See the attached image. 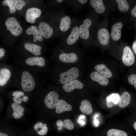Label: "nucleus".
Returning <instances> with one entry per match:
<instances>
[{
  "label": "nucleus",
  "instance_id": "31",
  "mask_svg": "<svg viewBox=\"0 0 136 136\" xmlns=\"http://www.w3.org/2000/svg\"><path fill=\"white\" fill-rule=\"evenodd\" d=\"M13 4L15 8L18 10L22 9L23 7L25 5V2L22 0H10Z\"/></svg>",
  "mask_w": 136,
  "mask_h": 136
},
{
  "label": "nucleus",
  "instance_id": "15",
  "mask_svg": "<svg viewBox=\"0 0 136 136\" xmlns=\"http://www.w3.org/2000/svg\"><path fill=\"white\" fill-rule=\"evenodd\" d=\"M123 26V23L120 22L114 24L112 26L111 36L113 40L117 41L121 37V29Z\"/></svg>",
  "mask_w": 136,
  "mask_h": 136
},
{
  "label": "nucleus",
  "instance_id": "41",
  "mask_svg": "<svg viewBox=\"0 0 136 136\" xmlns=\"http://www.w3.org/2000/svg\"><path fill=\"white\" fill-rule=\"evenodd\" d=\"M21 100L24 102H26L28 100V97L26 95H24L22 97Z\"/></svg>",
  "mask_w": 136,
  "mask_h": 136
},
{
  "label": "nucleus",
  "instance_id": "26",
  "mask_svg": "<svg viewBox=\"0 0 136 136\" xmlns=\"http://www.w3.org/2000/svg\"><path fill=\"white\" fill-rule=\"evenodd\" d=\"M79 109L82 113L87 115L91 114L93 111L90 103L87 100L82 101L79 107Z\"/></svg>",
  "mask_w": 136,
  "mask_h": 136
},
{
  "label": "nucleus",
  "instance_id": "40",
  "mask_svg": "<svg viewBox=\"0 0 136 136\" xmlns=\"http://www.w3.org/2000/svg\"><path fill=\"white\" fill-rule=\"evenodd\" d=\"M132 48L134 52L136 54V40L133 43Z\"/></svg>",
  "mask_w": 136,
  "mask_h": 136
},
{
  "label": "nucleus",
  "instance_id": "12",
  "mask_svg": "<svg viewBox=\"0 0 136 136\" xmlns=\"http://www.w3.org/2000/svg\"><path fill=\"white\" fill-rule=\"evenodd\" d=\"M41 10L37 8L31 7L28 9L25 15V20L28 22L34 23L36 18L39 17L41 14Z\"/></svg>",
  "mask_w": 136,
  "mask_h": 136
},
{
  "label": "nucleus",
  "instance_id": "3",
  "mask_svg": "<svg viewBox=\"0 0 136 136\" xmlns=\"http://www.w3.org/2000/svg\"><path fill=\"white\" fill-rule=\"evenodd\" d=\"M72 24L70 29L61 36V45L65 46H76L80 40L79 21L72 17Z\"/></svg>",
  "mask_w": 136,
  "mask_h": 136
},
{
  "label": "nucleus",
  "instance_id": "38",
  "mask_svg": "<svg viewBox=\"0 0 136 136\" xmlns=\"http://www.w3.org/2000/svg\"><path fill=\"white\" fill-rule=\"evenodd\" d=\"M131 15L133 17H136V5L130 11Z\"/></svg>",
  "mask_w": 136,
  "mask_h": 136
},
{
  "label": "nucleus",
  "instance_id": "10",
  "mask_svg": "<svg viewBox=\"0 0 136 136\" xmlns=\"http://www.w3.org/2000/svg\"><path fill=\"white\" fill-rule=\"evenodd\" d=\"M122 60L125 65L129 66L132 65L135 61L134 54L129 47L125 46L123 49Z\"/></svg>",
  "mask_w": 136,
  "mask_h": 136
},
{
  "label": "nucleus",
  "instance_id": "5",
  "mask_svg": "<svg viewBox=\"0 0 136 136\" xmlns=\"http://www.w3.org/2000/svg\"><path fill=\"white\" fill-rule=\"evenodd\" d=\"M81 74L80 68L76 66H73L59 73V82L63 85L72 80L79 79Z\"/></svg>",
  "mask_w": 136,
  "mask_h": 136
},
{
  "label": "nucleus",
  "instance_id": "14",
  "mask_svg": "<svg viewBox=\"0 0 136 136\" xmlns=\"http://www.w3.org/2000/svg\"><path fill=\"white\" fill-rule=\"evenodd\" d=\"M96 37L98 41L101 45H105L108 43L110 35L107 29L102 28L98 29Z\"/></svg>",
  "mask_w": 136,
  "mask_h": 136
},
{
  "label": "nucleus",
  "instance_id": "19",
  "mask_svg": "<svg viewBox=\"0 0 136 136\" xmlns=\"http://www.w3.org/2000/svg\"><path fill=\"white\" fill-rule=\"evenodd\" d=\"M90 77L92 80L98 83L101 85L106 86L108 84V79L96 71L92 72L90 74Z\"/></svg>",
  "mask_w": 136,
  "mask_h": 136
},
{
  "label": "nucleus",
  "instance_id": "1",
  "mask_svg": "<svg viewBox=\"0 0 136 136\" xmlns=\"http://www.w3.org/2000/svg\"><path fill=\"white\" fill-rule=\"evenodd\" d=\"M57 58L61 63L75 64L82 57V50L76 46L60 45L58 47Z\"/></svg>",
  "mask_w": 136,
  "mask_h": 136
},
{
  "label": "nucleus",
  "instance_id": "13",
  "mask_svg": "<svg viewBox=\"0 0 136 136\" xmlns=\"http://www.w3.org/2000/svg\"><path fill=\"white\" fill-rule=\"evenodd\" d=\"M88 1L87 0H64V3L75 12L82 10Z\"/></svg>",
  "mask_w": 136,
  "mask_h": 136
},
{
  "label": "nucleus",
  "instance_id": "37",
  "mask_svg": "<svg viewBox=\"0 0 136 136\" xmlns=\"http://www.w3.org/2000/svg\"><path fill=\"white\" fill-rule=\"evenodd\" d=\"M56 125L58 127V128L60 129L63 127V122L62 120L59 119L57 120L56 122Z\"/></svg>",
  "mask_w": 136,
  "mask_h": 136
},
{
  "label": "nucleus",
  "instance_id": "43",
  "mask_svg": "<svg viewBox=\"0 0 136 136\" xmlns=\"http://www.w3.org/2000/svg\"><path fill=\"white\" fill-rule=\"evenodd\" d=\"M0 136H8V135L6 133H3L0 132Z\"/></svg>",
  "mask_w": 136,
  "mask_h": 136
},
{
  "label": "nucleus",
  "instance_id": "30",
  "mask_svg": "<svg viewBox=\"0 0 136 136\" xmlns=\"http://www.w3.org/2000/svg\"><path fill=\"white\" fill-rule=\"evenodd\" d=\"M119 10L123 12L127 11L129 8V5L126 0H116Z\"/></svg>",
  "mask_w": 136,
  "mask_h": 136
},
{
  "label": "nucleus",
  "instance_id": "29",
  "mask_svg": "<svg viewBox=\"0 0 136 136\" xmlns=\"http://www.w3.org/2000/svg\"><path fill=\"white\" fill-rule=\"evenodd\" d=\"M107 136H127V133L124 131L114 129L109 130L107 132Z\"/></svg>",
  "mask_w": 136,
  "mask_h": 136
},
{
  "label": "nucleus",
  "instance_id": "21",
  "mask_svg": "<svg viewBox=\"0 0 136 136\" xmlns=\"http://www.w3.org/2000/svg\"><path fill=\"white\" fill-rule=\"evenodd\" d=\"M94 69L96 71L106 78H110L112 76L111 72L104 64H97L95 66Z\"/></svg>",
  "mask_w": 136,
  "mask_h": 136
},
{
  "label": "nucleus",
  "instance_id": "33",
  "mask_svg": "<svg viewBox=\"0 0 136 136\" xmlns=\"http://www.w3.org/2000/svg\"><path fill=\"white\" fill-rule=\"evenodd\" d=\"M63 122V127L70 130H72L74 128V124L69 119H65Z\"/></svg>",
  "mask_w": 136,
  "mask_h": 136
},
{
  "label": "nucleus",
  "instance_id": "35",
  "mask_svg": "<svg viewBox=\"0 0 136 136\" xmlns=\"http://www.w3.org/2000/svg\"><path fill=\"white\" fill-rule=\"evenodd\" d=\"M12 95L13 97H19L24 95V93L20 91H16L13 92Z\"/></svg>",
  "mask_w": 136,
  "mask_h": 136
},
{
  "label": "nucleus",
  "instance_id": "18",
  "mask_svg": "<svg viewBox=\"0 0 136 136\" xmlns=\"http://www.w3.org/2000/svg\"><path fill=\"white\" fill-rule=\"evenodd\" d=\"M26 32L28 35H33V41L34 42H36L37 40L40 42L43 40V37L41 32L35 26H31L27 28L26 30Z\"/></svg>",
  "mask_w": 136,
  "mask_h": 136
},
{
  "label": "nucleus",
  "instance_id": "34",
  "mask_svg": "<svg viewBox=\"0 0 136 136\" xmlns=\"http://www.w3.org/2000/svg\"><path fill=\"white\" fill-rule=\"evenodd\" d=\"M128 80L129 83L133 85L136 89V74H132L129 76Z\"/></svg>",
  "mask_w": 136,
  "mask_h": 136
},
{
  "label": "nucleus",
  "instance_id": "25",
  "mask_svg": "<svg viewBox=\"0 0 136 136\" xmlns=\"http://www.w3.org/2000/svg\"><path fill=\"white\" fill-rule=\"evenodd\" d=\"M120 97L119 94L117 93H113L108 96L106 99L107 107L111 108L117 105L118 103Z\"/></svg>",
  "mask_w": 136,
  "mask_h": 136
},
{
  "label": "nucleus",
  "instance_id": "16",
  "mask_svg": "<svg viewBox=\"0 0 136 136\" xmlns=\"http://www.w3.org/2000/svg\"><path fill=\"white\" fill-rule=\"evenodd\" d=\"M72 108V106L64 100L59 99L55 108V112L57 113L60 114L65 111H70Z\"/></svg>",
  "mask_w": 136,
  "mask_h": 136
},
{
  "label": "nucleus",
  "instance_id": "27",
  "mask_svg": "<svg viewBox=\"0 0 136 136\" xmlns=\"http://www.w3.org/2000/svg\"><path fill=\"white\" fill-rule=\"evenodd\" d=\"M131 96L126 91L124 92L120 96L118 102V105L120 108H123L127 106L130 103Z\"/></svg>",
  "mask_w": 136,
  "mask_h": 136
},
{
  "label": "nucleus",
  "instance_id": "20",
  "mask_svg": "<svg viewBox=\"0 0 136 136\" xmlns=\"http://www.w3.org/2000/svg\"><path fill=\"white\" fill-rule=\"evenodd\" d=\"M25 49L33 55L38 56L41 55L42 47L39 45L29 43H25L24 44Z\"/></svg>",
  "mask_w": 136,
  "mask_h": 136
},
{
  "label": "nucleus",
  "instance_id": "24",
  "mask_svg": "<svg viewBox=\"0 0 136 136\" xmlns=\"http://www.w3.org/2000/svg\"><path fill=\"white\" fill-rule=\"evenodd\" d=\"M89 3L91 7L97 13L102 14L105 10V7L102 0H91Z\"/></svg>",
  "mask_w": 136,
  "mask_h": 136
},
{
  "label": "nucleus",
  "instance_id": "44",
  "mask_svg": "<svg viewBox=\"0 0 136 136\" xmlns=\"http://www.w3.org/2000/svg\"><path fill=\"white\" fill-rule=\"evenodd\" d=\"M133 126L135 130H136V122L134 123Z\"/></svg>",
  "mask_w": 136,
  "mask_h": 136
},
{
  "label": "nucleus",
  "instance_id": "9",
  "mask_svg": "<svg viewBox=\"0 0 136 136\" xmlns=\"http://www.w3.org/2000/svg\"><path fill=\"white\" fill-rule=\"evenodd\" d=\"M82 81L80 79H75L62 85V88L65 92H70L75 89H81L84 87Z\"/></svg>",
  "mask_w": 136,
  "mask_h": 136
},
{
  "label": "nucleus",
  "instance_id": "11",
  "mask_svg": "<svg viewBox=\"0 0 136 136\" xmlns=\"http://www.w3.org/2000/svg\"><path fill=\"white\" fill-rule=\"evenodd\" d=\"M38 28L42 37L45 39H50L53 34V28L47 22L44 21L41 22L38 25Z\"/></svg>",
  "mask_w": 136,
  "mask_h": 136
},
{
  "label": "nucleus",
  "instance_id": "6",
  "mask_svg": "<svg viewBox=\"0 0 136 136\" xmlns=\"http://www.w3.org/2000/svg\"><path fill=\"white\" fill-rule=\"evenodd\" d=\"M21 85L22 90L26 92L32 91L35 88L36 83L35 80L30 73L24 71L21 76Z\"/></svg>",
  "mask_w": 136,
  "mask_h": 136
},
{
  "label": "nucleus",
  "instance_id": "2",
  "mask_svg": "<svg viewBox=\"0 0 136 136\" xmlns=\"http://www.w3.org/2000/svg\"><path fill=\"white\" fill-rule=\"evenodd\" d=\"M65 8H62L57 11L55 16L54 23L57 36L63 35L68 31L71 26L72 18L65 14Z\"/></svg>",
  "mask_w": 136,
  "mask_h": 136
},
{
  "label": "nucleus",
  "instance_id": "28",
  "mask_svg": "<svg viewBox=\"0 0 136 136\" xmlns=\"http://www.w3.org/2000/svg\"><path fill=\"white\" fill-rule=\"evenodd\" d=\"M33 128L40 135H44L47 132L48 128L46 124L41 122L36 123L34 126Z\"/></svg>",
  "mask_w": 136,
  "mask_h": 136
},
{
  "label": "nucleus",
  "instance_id": "4",
  "mask_svg": "<svg viewBox=\"0 0 136 136\" xmlns=\"http://www.w3.org/2000/svg\"><path fill=\"white\" fill-rule=\"evenodd\" d=\"M93 21L89 17H86L79 21V25L80 40L82 44L86 45L91 38V28Z\"/></svg>",
  "mask_w": 136,
  "mask_h": 136
},
{
  "label": "nucleus",
  "instance_id": "8",
  "mask_svg": "<svg viewBox=\"0 0 136 136\" xmlns=\"http://www.w3.org/2000/svg\"><path fill=\"white\" fill-rule=\"evenodd\" d=\"M59 100L57 93L54 91L49 92L45 97L44 102L46 107L50 109L55 108Z\"/></svg>",
  "mask_w": 136,
  "mask_h": 136
},
{
  "label": "nucleus",
  "instance_id": "7",
  "mask_svg": "<svg viewBox=\"0 0 136 136\" xmlns=\"http://www.w3.org/2000/svg\"><path fill=\"white\" fill-rule=\"evenodd\" d=\"M5 25L7 30H9L14 36L20 35L23 31V29L19 22L15 17L8 18L6 20Z\"/></svg>",
  "mask_w": 136,
  "mask_h": 136
},
{
  "label": "nucleus",
  "instance_id": "32",
  "mask_svg": "<svg viewBox=\"0 0 136 136\" xmlns=\"http://www.w3.org/2000/svg\"><path fill=\"white\" fill-rule=\"evenodd\" d=\"M3 6H8L9 9V12L11 13H13L16 11L15 8L12 3L9 0H4L2 2Z\"/></svg>",
  "mask_w": 136,
  "mask_h": 136
},
{
  "label": "nucleus",
  "instance_id": "22",
  "mask_svg": "<svg viewBox=\"0 0 136 136\" xmlns=\"http://www.w3.org/2000/svg\"><path fill=\"white\" fill-rule=\"evenodd\" d=\"M11 76L10 70L7 68H3L0 70V86H4L10 79Z\"/></svg>",
  "mask_w": 136,
  "mask_h": 136
},
{
  "label": "nucleus",
  "instance_id": "23",
  "mask_svg": "<svg viewBox=\"0 0 136 136\" xmlns=\"http://www.w3.org/2000/svg\"><path fill=\"white\" fill-rule=\"evenodd\" d=\"M11 107L13 110L12 115L14 118L19 119L23 115L24 109L22 106L14 103L12 104Z\"/></svg>",
  "mask_w": 136,
  "mask_h": 136
},
{
  "label": "nucleus",
  "instance_id": "42",
  "mask_svg": "<svg viewBox=\"0 0 136 136\" xmlns=\"http://www.w3.org/2000/svg\"><path fill=\"white\" fill-rule=\"evenodd\" d=\"M99 122L98 121V120L97 119H95L94 120V123L96 126H97Z\"/></svg>",
  "mask_w": 136,
  "mask_h": 136
},
{
  "label": "nucleus",
  "instance_id": "17",
  "mask_svg": "<svg viewBox=\"0 0 136 136\" xmlns=\"http://www.w3.org/2000/svg\"><path fill=\"white\" fill-rule=\"evenodd\" d=\"M25 62L27 65L31 66L37 65L43 67L45 65V60L42 57L36 56L28 58L25 60Z\"/></svg>",
  "mask_w": 136,
  "mask_h": 136
},
{
  "label": "nucleus",
  "instance_id": "39",
  "mask_svg": "<svg viewBox=\"0 0 136 136\" xmlns=\"http://www.w3.org/2000/svg\"><path fill=\"white\" fill-rule=\"evenodd\" d=\"M5 52V50L3 48L0 49V58L1 59L4 56Z\"/></svg>",
  "mask_w": 136,
  "mask_h": 136
},
{
  "label": "nucleus",
  "instance_id": "36",
  "mask_svg": "<svg viewBox=\"0 0 136 136\" xmlns=\"http://www.w3.org/2000/svg\"><path fill=\"white\" fill-rule=\"evenodd\" d=\"M21 97H13V101L18 104H20L22 103Z\"/></svg>",
  "mask_w": 136,
  "mask_h": 136
}]
</instances>
